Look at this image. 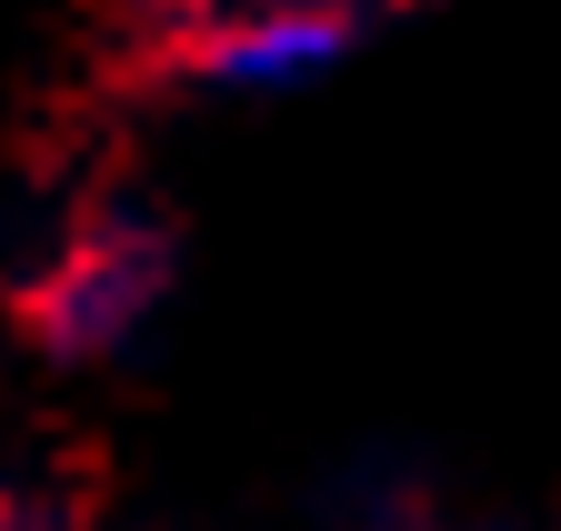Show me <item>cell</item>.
Returning <instances> with one entry per match:
<instances>
[{"mask_svg":"<svg viewBox=\"0 0 561 531\" xmlns=\"http://www.w3.org/2000/svg\"><path fill=\"white\" fill-rule=\"evenodd\" d=\"M171 261H181L171 221L140 201V191H111V201H91L60 231V251L11 291V331L41 361H111L130 331L161 311Z\"/></svg>","mask_w":561,"mask_h":531,"instance_id":"1","label":"cell"}]
</instances>
